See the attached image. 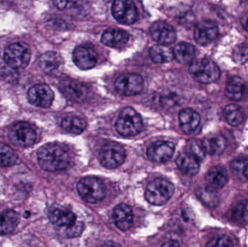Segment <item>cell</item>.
Returning a JSON list of instances; mask_svg holds the SVG:
<instances>
[{
	"instance_id": "21",
	"label": "cell",
	"mask_w": 248,
	"mask_h": 247,
	"mask_svg": "<svg viewBox=\"0 0 248 247\" xmlns=\"http://www.w3.org/2000/svg\"><path fill=\"white\" fill-rule=\"evenodd\" d=\"M113 219L116 227L120 230H128L132 225L134 219L131 207L124 203L116 206L113 210Z\"/></svg>"
},
{
	"instance_id": "35",
	"label": "cell",
	"mask_w": 248,
	"mask_h": 247,
	"mask_svg": "<svg viewBox=\"0 0 248 247\" xmlns=\"http://www.w3.org/2000/svg\"><path fill=\"white\" fill-rule=\"evenodd\" d=\"M199 198L209 207H217L219 203V198L217 195V191H213L208 188L199 190L198 192Z\"/></svg>"
},
{
	"instance_id": "11",
	"label": "cell",
	"mask_w": 248,
	"mask_h": 247,
	"mask_svg": "<svg viewBox=\"0 0 248 247\" xmlns=\"http://www.w3.org/2000/svg\"><path fill=\"white\" fill-rule=\"evenodd\" d=\"M54 97L55 95L50 87L45 84L33 86L28 91V99L31 104L43 108L50 107Z\"/></svg>"
},
{
	"instance_id": "16",
	"label": "cell",
	"mask_w": 248,
	"mask_h": 247,
	"mask_svg": "<svg viewBox=\"0 0 248 247\" xmlns=\"http://www.w3.org/2000/svg\"><path fill=\"white\" fill-rule=\"evenodd\" d=\"M73 60L80 69L90 70L95 66L97 55L90 46H78L73 52Z\"/></svg>"
},
{
	"instance_id": "37",
	"label": "cell",
	"mask_w": 248,
	"mask_h": 247,
	"mask_svg": "<svg viewBox=\"0 0 248 247\" xmlns=\"http://www.w3.org/2000/svg\"><path fill=\"white\" fill-rule=\"evenodd\" d=\"M207 247H234L232 241L226 235H219L211 239L207 243Z\"/></svg>"
},
{
	"instance_id": "3",
	"label": "cell",
	"mask_w": 248,
	"mask_h": 247,
	"mask_svg": "<svg viewBox=\"0 0 248 247\" xmlns=\"http://www.w3.org/2000/svg\"><path fill=\"white\" fill-rule=\"evenodd\" d=\"M174 193V186L163 178H156L147 186L145 191L146 200L153 205L161 206L171 198Z\"/></svg>"
},
{
	"instance_id": "20",
	"label": "cell",
	"mask_w": 248,
	"mask_h": 247,
	"mask_svg": "<svg viewBox=\"0 0 248 247\" xmlns=\"http://www.w3.org/2000/svg\"><path fill=\"white\" fill-rule=\"evenodd\" d=\"M129 39V35L119 29H110L102 35L101 42L106 46L116 49L124 47Z\"/></svg>"
},
{
	"instance_id": "23",
	"label": "cell",
	"mask_w": 248,
	"mask_h": 247,
	"mask_svg": "<svg viewBox=\"0 0 248 247\" xmlns=\"http://www.w3.org/2000/svg\"><path fill=\"white\" fill-rule=\"evenodd\" d=\"M178 168L186 175H196L200 170V161L187 152L179 154L176 160Z\"/></svg>"
},
{
	"instance_id": "1",
	"label": "cell",
	"mask_w": 248,
	"mask_h": 247,
	"mask_svg": "<svg viewBox=\"0 0 248 247\" xmlns=\"http://www.w3.org/2000/svg\"><path fill=\"white\" fill-rule=\"evenodd\" d=\"M39 166L46 171H62L70 163V155L66 148L58 144L44 145L38 151Z\"/></svg>"
},
{
	"instance_id": "15",
	"label": "cell",
	"mask_w": 248,
	"mask_h": 247,
	"mask_svg": "<svg viewBox=\"0 0 248 247\" xmlns=\"http://www.w3.org/2000/svg\"><path fill=\"white\" fill-rule=\"evenodd\" d=\"M218 36L217 23L211 20H203L198 23L194 31L195 41L199 44L205 46L215 40Z\"/></svg>"
},
{
	"instance_id": "5",
	"label": "cell",
	"mask_w": 248,
	"mask_h": 247,
	"mask_svg": "<svg viewBox=\"0 0 248 247\" xmlns=\"http://www.w3.org/2000/svg\"><path fill=\"white\" fill-rule=\"evenodd\" d=\"M77 191L86 203L94 204L106 197V186L96 177H86L77 184Z\"/></svg>"
},
{
	"instance_id": "27",
	"label": "cell",
	"mask_w": 248,
	"mask_h": 247,
	"mask_svg": "<svg viewBox=\"0 0 248 247\" xmlns=\"http://www.w3.org/2000/svg\"><path fill=\"white\" fill-rule=\"evenodd\" d=\"M149 54L152 60L157 64L168 63L174 58L173 49L166 45H155L150 48Z\"/></svg>"
},
{
	"instance_id": "40",
	"label": "cell",
	"mask_w": 248,
	"mask_h": 247,
	"mask_svg": "<svg viewBox=\"0 0 248 247\" xmlns=\"http://www.w3.org/2000/svg\"><path fill=\"white\" fill-rule=\"evenodd\" d=\"M54 4L60 10H63L66 7V4H68V2L67 1H54Z\"/></svg>"
},
{
	"instance_id": "36",
	"label": "cell",
	"mask_w": 248,
	"mask_h": 247,
	"mask_svg": "<svg viewBox=\"0 0 248 247\" xmlns=\"http://www.w3.org/2000/svg\"><path fill=\"white\" fill-rule=\"evenodd\" d=\"M232 58L236 63L243 65L248 61V44H240L234 47Z\"/></svg>"
},
{
	"instance_id": "6",
	"label": "cell",
	"mask_w": 248,
	"mask_h": 247,
	"mask_svg": "<svg viewBox=\"0 0 248 247\" xmlns=\"http://www.w3.org/2000/svg\"><path fill=\"white\" fill-rule=\"evenodd\" d=\"M31 50L24 43H13L9 45L4 53L6 64L15 70L23 69L29 65Z\"/></svg>"
},
{
	"instance_id": "10",
	"label": "cell",
	"mask_w": 248,
	"mask_h": 247,
	"mask_svg": "<svg viewBox=\"0 0 248 247\" xmlns=\"http://www.w3.org/2000/svg\"><path fill=\"white\" fill-rule=\"evenodd\" d=\"M112 14L122 24H133L138 17V10L134 1L129 0H118L112 5Z\"/></svg>"
},
{
	"instance_id": "22",
	"label": "cell",
	"mask_w": 248,
	"mask_h": 247,
	"mask_svg": "<svg viewBox=\"0 0 248 247\" xmlns=\"http://www.w3.org/2000/svg\"><path fill=\"white\" fill-rule=\"evenodd\" d=\"M228 180L229 175L227 170L221 166L211 168L205 177L207 188L215 191L224 187Z\"/></svg>"
},
{
	"instance_id": "12",
	"label": "cell",
	"mask_w": 248,
	"mask_h": 247,
	"mask_svg": "<svg viewBox=\"0 0 248 247\" xmlns=\"http://www.w3.org/2000/svg\"><path fill=\"white\" fill-rule=\"evenodd\" d=\"M174 151L175 146L172 142L157 141L149 146L147 151V158L152 162L163 163L173 157Z\"/></svg>"
},
{
	"instance_id": "30",
	"label": "cell",
	"mask_w": 248,
	"mask_h": 247,
	"mask_svg": "<svg viewBox=\"0 0 248 247\" xmlns=\"http://www.w3.org/2000/svg\"><path fill=\"white\" fill-rule=\"evenodd\" d=\"M224 116L229 124L237 126L243 121L244 116L241 108L236 104H229L224 109Z\"/></svg>"
},
{
	"instance_id": "18",
	"label": "cell",
	"mask_w": 248,
	"mask_h": 247,
	"mask_svg": "<svg viewBox=\"0 0 248 247\" xmlns=\"http://www.w3.org/2000/svg\"><path fill=\"white\" fill-rule=\"evenodd\" d=\"M60 90L62 94L73 101L82 100L87 94V88L78 81L64 78L60 82Z\"/></svg>"
},
{
	"instance_id": "29",
	"label": "cell",
	"mask_w": 248,
	"mask_h": 247,
	"mask_svg": "<svg viewBox=\"0 0 248 247\" xmlns=\"http://www.w3.org/2000/svg\"><path fill=\"white\" fill-rule=\"evenodd\" d=\"M61 127L68 133L80 134L87 128V122L81 117L69 116L62 120Z\"/></svg>"
},
{
	"instance_id": "7",
	"label": "cell",
	"mask_w": 248,
	"mask_h": 247,
	"mask_svg": "<svg viewBox=\"0 0 248 247\" xmlns=\"http://www.w3.org/2000/svg\"><path fill=\"white\" fill-rule=\"evenodd\" d=\"M125 159V151L122 145L116 142H108L100 149L99 160L108 169H114L122 165Z\"/></svg>"
},
{
	"instance_id": "4",
	"label": "cell",
	"mask_w": 248,
	"mask_h": 247,
	"mask_svg": "<svg viewBox=\"0 0 248 247\" xmlns=\"http://www.w3.org/2000/svg\"><path fill=\"white\" fill-rule=\"evenodd\" d=\"M189 71L197 81L202 84L215 82L221 74L218 65L207 58L194 60L189 65Z\"/></svg>"
},
{
	"instance_id": "25",
	"label": "cell",
	"mask_w": 248,
	"mask_h": 247,
	"mask_svg": "<svg viewBox=\"0 0 248 247\" xmlns=\"http://www.w3.org/2000/svg\"><path fill=\"white\" fill-rule=\"evenodd\" d=\"M227 97L235 101L241 100L246 94V86L243 80L234 76L228 81L225 88Z\"/></svg>"
},
{
	"instance_id": "2",
	"label": "cell",
	"mask_w": 248,
	"mask_h": 247,
	"mask_svg": "<svg viewBox=\"0 0 248 247\" xmlns=\"http://www.w3.org/2000/svg\"><path fill=\"white\" fill-rule=\"evenodd\" d=\"M116 131L124 137L135 136L143 127L141 116L132 107L124 108L116 122Z\"/></svg>"
},
{
	"instance_id": "8",
	"label": "cell",
	"mask_w": 248,
	"mask_h": 247,
	"mask_svg": "<svg viewBox=\"0 0 248 247\" xmlns=\"http://www.w3.org/2000/svg\"><path fill=\"white\" fill-rule=\"evenodd\" d=\"M10 142L20 147H29L35 143L36 134L33 128L26 122H18L10 126L8 130Z\"/></svg>"
},
{
	"instance_id": "39",
	"label": "cell",
	"mask_w": 248,
	"mask_h": 247,
	"mask_svg": "<svg viewBox=\"0 0 248 247\" xmlns=\"http://www.w3.org/2000/svg\"><path fill=\"white\" fill-rule=\"evenodd\" d=\"M160 247H181L179 244L176 241H169L163 244Z\"/></svg>"
},
{
	"instance_id": "24",
	"label": "cell",
	"mask_w": 248,
	"mask_h": 247,
	"mask_svg": "<svg viewBox=\"0 0 248 247\" xmlns=\"http://www.w3.org/2000/svg\"><path fill=\"white\" fill-rule=\"evenodd\" d=\"M18 213L13 210H7L0 213V235L13 233L20 223Z\"/></svg>"
},
{
	"instance_id": "34",
	"label": "cell",
	"mask_w": 248,
	"mask_h": 247,
	"mask_svg": "<svg viewBox=\"0 0 248 247\" xmlns=\"http://www.w3.org/2000/svg\"><path fill=\"white\" fill-rule=\"evenodd\" d=\"M186 152L193 155L199 161L202 160L206 155L202 141L198 139H192L188 142Z\"/></svg>"
},
{
	"instance_id": "33",
	"label": "cell",
	"mask_w": 248,
	"mask_h": 247,
	"mask_svg": "<svg viewBox=\"0 0 248 247\" xmlns=\"http://www.w3.org/2000/svg\"><path fill=\"white\" fill-rule=\"evenodd\" d=\"M231 169L236 176L242 180H248V159L239 158L231 163Z\"/></svg>"
},
{
	"instance_id": "19",
	"label": "cell",
	"mask_w": 248,
	"mask_h": 247,
	"mask_svg": "<svg viewBox=\"0 0 248 247\" xmlns=\"http://www.w3.org/2000/svg\"><path fill=\"white\" fill-rule=\"evenodd\" d=\"M179 123L186 134H193L199 129L201 116L192 109H185L179 113Z\"/></svg>"
},
{
	"instance_id": "17",
	"label": "cell",
	"mask_w": 248,
	"mask_h": 247,
	"mask_svg": "<svg viewBox=\"0 0 248 247\" xmlns=\"http://www.w3.org/2000/svg\"><path fill=\"white\" fill-rule=\"evenodd\" d=\"M49 220L55 229L65 230L66 234L77 223V216L73 212L61 209L51 212Z\"/></svg>"
},
{
	"instance_id": "38",
	"label": "cell",
	"mask_w": 248,
	"mask_h": 247,
	"mask_svg": "<svg viewBox=\"0 0 248 247\" xmlns=\"http://www.w3.org/2000/svg\"><path fill=\"white\" fill-rule=\"evenodd\" d=\"M241 23L243 28L248 32V12L243 15L241 19Z\"/></svg>"
},
{
	"instance_id": "26",
	"label": "cell",
	"mask_w": 248,
	"mask_h": 247,
	"mask_svg": "<svg viewBox=\"0 0 248 247\" xmlns=\"http://www.w3.org/2000/svg\"><path fill=\"white\" fill-rule=\"evenodd\" d=\"M173 55L181 64H191L195 57V49L193 45L186 42L178 44L173 49Z\"/></svg>"
},
{
	"instance_id": "28",
	"label": "cell",
	"mask_w": 248,
	"mask_h": 247,
	"mask_svg": "<svg viewBox=\"0 0 248 247\" xmlns=\"http://www.w3.org/2000/svg\"><path fill=\"white\" fill-rule=\"evenodd\" d=\"M205 152L211 155H219L226 149V140L223 136H214L202 141Z\"/></svg>"
},
{
	"instance_id": "31",
	"label": "cell",
	"mask_w": 248,
	"mask_h": 247,
	"mask_svg": "<svg viewBox=\"0 0 248 247\" xmlns=\"http://www.w3.org/2000/svg\"><path fill=\"white\" fill-rule=\"evenodd\" d=\"M232 219L239 224H248V200H243L236 204L232 212Z\"/></svg>"
},
{
	"instance_id": "32",
	"label": "cell",
	"mask_w": 248,
	"mask_h": 247,
	"mask_svg": "<svg viewBox=\"0 0 248 247\" xmlns=\"http://www.w3.org/2000/svg\"><path fill=\"white\" fill-rule=\"evenodd\" d=\"M17 160V155L16 152L8 145L0 143V166H12Z\"/></svg>"
},
{
	"instance_id": "13",
	"label": "cell",
	"mask_w": 248,
	"mask_h": 247,
	"mask_svg": "<svg viewBox=\"0 0 248 247\" xmlns=\"http://www.w3.org/2000/svg\"><path fill=\"white\" fill-rule=\"evenodd\" d=\"M39 66L47 75L58 76L63 72V59L58 52H45L39 58Z\"/></svg>"
},
{
	"instance_id": "14",
	"label": "cell",
	"mask_w": 248,
	"mask_h": 247,
	"mask_svg": "<svg viewBox=\"0 0 248 247\" xmlns=\"http://www.w3.org/2000/svg\"><path fill=\"white\" fill-rule=\"evenodd\" d=\"M150 35L153 40L159 44L167 45L176 41V32L169 23L163 21L155 22L150 29Z\"/></svg>"
},
{
	"instance_id": "9",
	"label": "cell",
	"mask_w": 248,
	"mask_h": 247,
	"mask_svg": "<svg viewBox=\"0 0 248 247\" xmlns=\"http://www.w3.org/2000/svg\"><path fill=\"white\" fill-rule=\"evenodd\" d=\"M142 77L139 74L125 73L120 75L115 82V89L118 94L131 97L140 94L144 88Z\"/></svg>"
}]
</instances>
